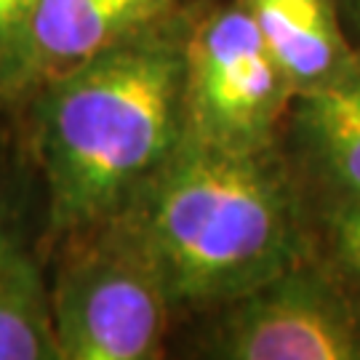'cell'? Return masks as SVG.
Returning <instances> with one entry per match:
<instances>
[{
	"instance_id": "7c38bea8",
	"label": "cell",
	"mask_w": 360,
	"mask_h": 360,
	"mask_svg": "<svg viewBox=\"0 0 360 360\" xmlns=\"http://www.w3.org/2000/svg\"><path fill=\"white\" fill-rule=\"evenodd\" d=\"M19 243H22V224H19L16 200H13L11 190L6 187V181L0 179V262Z\"/></svg>"
},
{
	"instance_id": "5b68a950",
	"label": "cell",
	"mask_w": 360,
	"mask_h": 360,
	"mask_svg": "<svg viewBox=\"0 0 360 360\" xmlns=\"http://www.w3.org/2000/svg\"><path fill=\"white\" fill-rule=\"evenodd\" d=\"M200 355L221 360H360V309L331 267L302 262L217 307Z\"/></svg>"
},
{
	"instance_id": "7a4b0ae2",
	"label": "cell",
	"mask_w": 360,
	"mask_h": 360,
	"mask_svg": "<svg viewBox=\"0 0 360 360\" xmlns=\"http://www.w3.org/2000/svg\"><path fill=\"white\" fill-rule=\"evenodd\" d=\"M184 136V38L139 32L40 89L35 153L62 235L117 217Z\"/></svg>"
},
{
	"instance_id": "52a82bcc",
	"label": "cell",
	"mask_w": 360,
	"mask_h": 360,
	"mask_svg": "<svg viewBox=\"0 0 360 360\" xmlns=\"http://www.w3.org/2000/svg\"><path fill=\"white\" fill-rule=\"evenodd\" d=\"M283 123L296 171L328 208L360 195V51L326 83L294 94Z\"/></svg>"
},
{
	"instance_id": "ba28073f",
	"label": "cell",
	"mask_w": 360,
	"mask_h": 360,
	"mask_svg": "<svg viewBox=\"0 0 360 360\" xmlns=\"http://www.w3.org/2000/svg\"><path fill=\"white\" fill-rule=\"evenodd\" d=\"M294 94L321 86L355 59L336 0H243Z\"/></svg>"
},
{
	"instance_id": "8fae6325",
	"label": "cell",
	"mask_w": 360,
	"mask_h": 360,
	"mask_svg": "<svg viewBox=\"0 0 360 360\" xmlns=\"http://www.w3.org/2000/svg\"><path fill=\"white\" fill-rule=\"evenodd\" d=\"M32 3L35 0H0V96H3V80L11 67L13 51Z\"/></svg>"
},
{
	"instance_id": "3957f363",
	"label": "cell",
	"mask_w": 360,
	"mask_h": 360,
	"mask_svg": "<svg viewBox=\"0 0 360 360\" xmlns=\"http://www.w3.org/2000/svg\"><path fill=\"white\" fill-rule=\"evenodd\" d=\"M51 307L62 360H150L163 352L171 299L115 221L70 232Z\"/></svg>"
},
{
	"instance_id": "277c9868",
	"label": "cell",
	"mask_w": 360,
	"mask_h": 360,
	"mask_svg": "<svg viewBox=\"0 0 360 360\" xmlns=\"http://www.w3.org/2000/svg\"><path fill=\"white\" fill-rule=\"evenodd\" d=\"M294 89L243 0L217 6L184 35V131L238 153H267Z\"/></svg>"
},
{
	"instance_id": "8992f818",
	"label": "cell",
	"mask_w": 360,
	"mask_h": 360,
	"mask_svg": "<svg viewBox=\"0 0 360 360\" xmlns=\"http://www.w3.org/2000/svg\"><path fill=\"white\" fill-rule=\"evenodd\" d=\"M174 0H35L27 13L3 99L46 86L163 22Z\"/></svg>"
},
{
	"instance_id": "6da1fadb",
	"label": "cell",
	"mask_w": 360,
	"mask_h": 360,
	"mask_svg": "<svg viewBox=\"0 0 360 360\" xmlns=\"http://www.w3.org/2000/svg\"><path fill=\"white\" fill-rule=\"evenodd\" d=\"M112 221L174 307L217 309L309 259L302 200L272 150H224L187 131Z\"/></svg>"
},
{
	"instance_id": "9c48e42d",
	"label": "cell",
	"mask_w": 360,
	"mask_h": 360,
	"mask_svg": "<svg viewBox=\"0 0 360 360\" xmlns=\"http://www.w3.org/2000/svg\"><path fill=\"white\" fill-rule=\"evenodd\" d=\"M0 360H62L51 288L25 240L0 262Z\"/></svg>"
},
{
	"instance_id": "5bb4252c",
	"label": "cell",
	"mask_w": 360,
	"mask_h": 360,
	"mask_svg": "<svg viewBox=\"0 0 360 360\" xmlns=\"http://www.w3.org/2000/svg\"><path fill=\"white\" fill-rule=\"evenodd\" d=\"M0 102H3V96H0Z\"/></svg>"
},
{
	"instance_id": "30bf717a",
	"label": "cell",
	"mask_w": 360,
	"mask_h": 360,
	"mask_svg": "<svg viewBox=\"0 0 360 360\" xmlns=\"http://www.w3.org/2000/svg\"><path fill=\"white\" fill-rule=\"evenodd\" d=\"M326 224L331 270L345 283L360 285V195L328 208Z\"/></svg>"
},
{
	"instance_id": "4fadbf2b",
	"label": "cell",
	"mask_w": 360,
	"mask_h": 360,
	"mask_svg": "<svg viewBox=\"0 0 360 360\" xmlns=\"http://www.w3.org/2000/svg\"><path fill=\"white\" fill-rule=\"evenodd\" d=\"M336 8L342 16V25L347 32L352 49L360 51V0H336Z\"/></svg>"
}]
</instances>
